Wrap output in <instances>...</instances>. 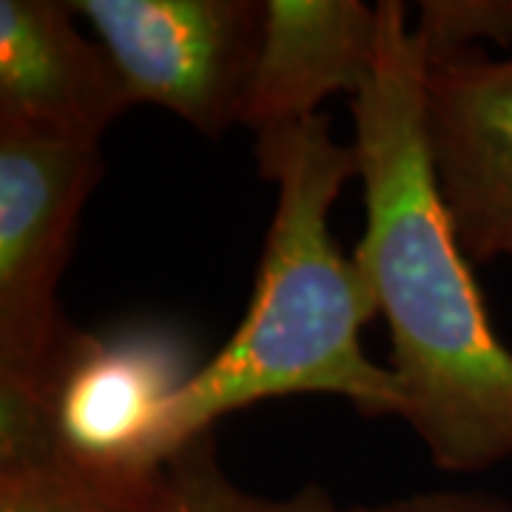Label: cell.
<instances>
[{"instance_id": "8", "label": "cell", "mask_w": 512, "mask_h": 512, "mask_svg": "<svg viewBox=\"0 0 512 512\" xmlns=\"http://www.w3.org/2000/svg\"><path fill=\"white\" fill-rule=\"evenodd\" d=\"M262 43L239 126L254 134L319 114L336 92H362L376 63L379 9L362 0H265Z\"/></svg>"}, {"instance_id": "12", "label": "cell", "mask_w": 512, "mask_h": 512, "mask_svg": "<svg viewBox=\"0 0 512 512\" xmlns=\"http://www.w3.org/2000/svg\"><path fill=\"white\" fill-rule=\"evenodd\" d=\"M339 512H512V498L478 490H424L379 504L339 507Z\"/></svg>"}, {"instance_id": "1", "label": "cell", "mask_w": 512, "mask_h": 512, "mask_svg": "<svg viewBox=\"0 0 512 512\" xmlns=\"http://www.w3.org/2000/svg\"><path fill=\"white\" fill-rule=\"evenodd\" d=\"M373 72L353 97L365 234L353 262L390 330L402 419L444 473L512 458V350L458 245L427 137V52L407 6L376 3Z\"/></svg>"}, {"instance_id": "11", "label": "cell", "mask_w": 512, "mask_h": 512, "mask_svg": "<svg viewBox=\"0 0 512 512\" xmlns=\"http://www.w3.org/2000/svg\"><path fill=\"white\" fill-rule=\"evenodd\" d=\"M427 57L512 46V0H424L413 26Z\"/></svg>"}, {"instance_id": "7", "label": "cell", "mask_w": 512, "mask_h": 512, "mask_svg": "<svg viewBox=\"0 0 512 512\" xmlns=\"http://www.w3.org/2000/svg\"><path fill=\"white\" fill-rule=\"evenodd\" d=\"M74 18L72 3L0 0V123L100 146L134 103L109 52Z\"/></svg>"}, {"instance_id": "3", "label": "cell", "mask_w": 512, "mask_h": 512, "mask_svg": "<svg viewBox=\"0 0 512 512\" xmlns=\"http://www.w3.org/2000/svg\"><path fill=\"white\" fill-rule=\"evenodd\" d=\"M103 174L100 146L0 123V382L46 387L74 330L60 313V279Z\"/></svg>"}, {"instance_id": "10", "label": "cell", "mask_w": 512, "mask_h": 512, "mask_svg": "<svg viewBox=\"0 0 512 512\" xmlns=\"http://www.w3.org/2000/svg\"><path fill=\"white\" fill-rule=\"evenodd\" d=\"M165 467V512H339V504L322 484H305L285 498H268L242 490L225 476L211 433L188 441L165 461Z\"/></svg>"}, {"instance_id": "9", "label": "cell", "mask_w": 512, "mask_h": 512, "mask_svg": "<svg viewBox=\"0 0 512 512\" xmlns=\"http://www.w3.org/2000/svg\"><path fill=\"white\" fill-rule=\"evenodd\" d=\"M168 467H106L52 453L0 464V512H165Z\"/></svg>"}, {"instance_id": "2", "label": "cell", "mask_w": 512, "mask_h": 512, "mask_svg": "<svg viewBox=\"0 0 512 512\" xmlns=\"http://www.w3.org/2000/svg\"><path fill=\"white\" fill-rule=\"evenodd\" d=\"M254 137L259 174L276 183L254 293L225 348L168 404L160 464L228 413L271 399L316 393L339 396L362 416L404 413L393 370L362 348V328L379 316L376 299L330 234L333 202L359 177L356 148L339 143L322 114Z\"/></svg>"}, {"instance_id": "5", "label": "cell", "mask_w": 512, "mask_h": 512, "mask_svg": "<svg viewBox=\"0 0 512 512\" xmlns=\"http://www.w3.org/2000/svg\"><path fill=\"white\" fill-rule=\"evenodd\" d=\"M191 373L171 330H72L46 376L57 453L106 467H160L165 410Z\"/></svg>"}, {"instance_id": "6", "label": "cell", "mask_w": 512, "mask_h": 512, "mask_svg": "<svg viewBox=\"0 0 512 512\" xmlns=\"http://www.w3.org/2000/svg\"><path fill=\"white\" fill-rule=\"evenodd\" d=\"M427 137L439 194L473 265L512 254V55L427 57Z\"/></svg>"}, {"instance_id": "4", "label": "cell", "mask_w": 512, "mask_h": 512, "mask_svg": "<svg viewBox=\"0 0 512 512\" xmlns=\"http://www.w3.org/2000/svg\"><path fill=\"white\" fill-rule=\"evenodd\" d=\"M131 103L171 111L205 137L239 126L262 43L254 0H77Z\"/></svg>"}]
</instances>
